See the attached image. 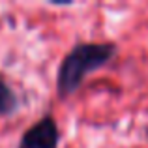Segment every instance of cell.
<instances>
[{
  "mask_svg": "<svg viewBox=\"0 0 148 148\" xmlns=\"http://www.w3.org/2000/svg\"><path fill=\"white\" fill-rule=\"evenodd\" d=\"M116 45L111 41H83L71 47L62 58L56 75V90L60 98L75 94L77 88L92 71L107 66L116 54Z\"/></svg>",
  "mask_w": 148,
  "mask_h": 148,
  "instance_id": "obj_1",
  "label": "cell"
},
{
  "mask_svg": "<svg viewBox=\"0 0 148 148\" xmlns=\"http://www.w3.org/2000/svg\"><path fill=\"white\" fill-rule=\"evenodd\" d=\"M60 130L53 116H43L21 135L17 148H58Z\"/></svg>",
  "mask_w": 148,
  "mask_h": 148,
  "instance_id": "obj_2",
  "label": "cell"
},
{
  "mask_svg": "<svg viewBox=\"0 0 148 148\" xmlns=\"http://www.w3.org/2000/svg\"><path fill=\"white\" fill-rule=\"evenodd\" d=\"M17 109H19L17 94L0 73V116H11L17 112Z\"/></svg>",
  "mask_w": 148,
  "mask_h": 148,
  "instance_id": "obj_3",
  "label": "cell"
}]
</instances>
